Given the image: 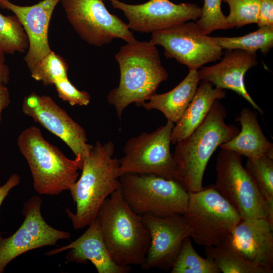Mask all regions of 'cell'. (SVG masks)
I'll return each mask as SVG.
<instances>
[{"label":"cell","mask_w":273,"mask_h":273,"mask_svg":"<svg viewBox=\"0 0 273 273\" xmlns=\"http://www.w3.org/2000/svg\"><path fill=\"white\" fill-rule=\"evenodd\" d=\"M202 81L180 118L175 123L171 134V143L176 144L191 134L203 121L216 100L224 99L223 89L214 87Z\"/></svg>","instance_id":"44dd1931"},{"label":"cell","mask_w":273,"mask_h":273,"mask_svg":"<svg viewBox=\"0 0 273 273\" xmlns=\"http://www.w3.org/2000/svg\"><path fill=\"white\" fill-rule=\"evenodd\" d=\"M222 0H203L200 17L196 24L206 34L219 30L232 28L221 9Z\"/></svg>","instance_id":"f546056e"},{"label":"cell","mask_w":273,"mask_h":273,"mask_svg":"<svg viewBox=\"0 0 273 273\" xmlns=\"http://www.w3.org/2000/svg\"><path fill=\"white\" fill-rule=\"evenodd\" d=\"M68 67L64 59L51 51L30 71L34 80L46 85H54L56 81L68 77Z\"/></svg>","instance_id":"83f0119b"},{"label":"cell","mask_w":273,"mask_h":273,"mask_svg":"<svg viewBox=\"0 0 273 273\" xmlns=\"http://www.w3.org/2000/svg\"><path fill=\"white\" fill-rule=\"evenodd\" d=\"M106 1L124 13L130 30L141 33H152L191 20L196 21L201 15V8L194 3L176 4L170 0H149L131 5L119 0Z\"/></svg>","instance_id":"5bb4252c"},{"label":"cell","mask_w":273,"mask_h":273,"mask_svg":"<svg viewBox=\"0 0 273 273\" xmlns=\"http://www.w3.org/2000/svg\"><path fill=\"white\" fill-rule=\"evenodd\" d=\"M6 85L0 83V123L3 110L7 108L11 103L10 92Z\"/></svg>","instance_id":"e575fe53"},{"label":"cell","mask_w":273,"mask_h":273,"mask_svg":"<svg viewBox=\"0 0 273 273\" xmlns=\"http://www.w3.org/2000/svg\"><path fill=\"white\" fill-rule=\"evenodd\" d=\"M223 50L240 49L252 53L258 50L267 54L273 47V25L259 27L253 32L238 37H213Z\"/></svg>","instance_id":"cb8c5ba5"},{"label":"cell","mask_w":273,"mask_h":273,"mask_svg":"<svg viewBox=\"0 0 273 273\" xmlns=\"http://www.w3.org/2000/svg\"><path fill=\"white\" fill-rule=\"evenodd\" d=\"M54 85L58 97L71 106H86L89 104L90 95L86 91L78 89L68 77L56 81Z\"/></svg>","instance_id":"4dcf8cb0"},{"label":"cell","mask_w":273,"mask_h":273,"mask_svg":"<svg viewBox=\"0 0 273 273\" xmlns=\"http://www.w3.org/2000/svg\"><path fill=\"white\" fill-rule=\"evenodd\" d=\"M199 81L197 70H189L188 74L177 86L164 94L155 93L141 106L148 111L158 110L167 121L175 123L192 100Z\"/></svg>","instance_id":"7402d4cb"},{"label":"cell","mask_w":273,"mask_h":273,"mask_svg":"<svg viewBox=\"0 0 273 273\" xmlns=\"http://www.w3.org/2000/svg\"><path fill=\"white\" fill-rule=\"evenodd\" d=\"M17 146L27 161L35 191L40 195H58L70 189L77 180L82 165L70 159L46 140L39 128L24 129L17 139Z\"/></svg>","instance_id":"5b68a950"},{"label":"cell","mask_w":273,"mask_h":273,"mask_svg":"<svg viewBox=\"0 0 273 273\" xmlns=\"http://www.w3.org/2000/svg\"><path fill=\"white\" fill-rule=\"evenodd\" d=\"M182 215L191 229L190 237L197 244L205 247L224 241L242 220L213 185L189 193L187 208Z\"/></svg>","instance_id":"52a82bcc"},{"label":"cell","mask_w":273,"mask_h":273,"mask_svg":"<svg viewBox=\"0 0 273 273\" xmlns=\"http://www.w3.org/2000/svg\"><path fill=\"white\" fill-rule=\"evenodd\" d=\"M141 217L150 236V246L142 268L171 269L184 240L191 236L190 226L182 214Z\"/></svg>","instance_id":"9a60e30c"},{"label":"cell","mask_w":273,"mask_h":273,"mask_svg":"<svg viewBox=\"0 0 273 273\" xmlns=\"http://www.w3.org/2000/svg\"><path fill=\"white\" fill-rule=\"evenodd\" d=\"M28 47L27 35L16 16L0 13V48L5 53L14 54L24 53Z\"/></svg>","instance_id":"4316f807"},{"label":"cell","mask_w":273,"mask_h":273,"mask_svg":"<svg viewBox=\"0 0 273 273\" xmlns=\"http://www.w3.org/2000/svg\"><path fill=\"white\" fill-rule=\"evenodd\" d=\"M230 238L246 259L273 272V226L266 218L242 219Z\"/></svg>","instance_id":"ac0fdd59"},{"label":"cell","mask_w":273,"mask_h":273,"mask_svg":"<svg viewBox=\"0 0 273 273\" xmlns=\"http://www.w3.org/2000/svg\"><path fill=\"white\" fill-rule=\"evenodd\" d=\"M41 203L39 196L30 198L24 204L22 213L25 218L18 229L8 238L0 236V273L20 255L70 238L69 232L57 230L46 222L41 213Z\"/></svg>","instance_id":"7c38bea8"},{"label":"cell","mask_w":273,"mask_h":273,"mask_svg":"<svg viewBox=\"0 0 273 273\" xmlns=\"http://www.w3.org/2000/svg\"><path fill=\"white\" fill-rule=\"evenodd\" d=\"M236 121L240 122L241 130L219 147L235 152L247 159H253L262 156L273 159V144L263 134L257 120V112L244 108Z\"/></svg>","instance_id":"ffe728a7"},{"label":"cell","mask_w":273,"mask_h":273,"mask_svg":"<svg viewBox=\"0 0 273 273\" xmlns=\"http://www.w3.org/2000/svg\"><path fill=\"white\" fill-rule=\"evenodd\" d=\"M61 0H42L30 6H21L9 0H0V8L12 12L22 25L29 47L24 60L31 71L50 53L48 31L53 13Z\"/></svg>","instance_id":"2e32d148"},{"label":"cell","mask_w":273,"mask_h":273,"mask_svg":"<svg viewBox=\"0 0 273 273\" xmlns=\"http://www.w3.org/2000/svg\"><path fill=\"white\" fill-rule=\"evenodd\" d=\"M205 253L206 257L214 262L220 272H272L246 259L234 247L231 242L230 236L217 245L205 247Z\"/></svg>","instance_id":"603a6c76"},{"label":"cell","mask_w":273,"mask_h":273,"mask_svg":"<svg viewBox=\"0 0 273 273\" xmlns=\"http://www.w3.org/2000/svg\"><path fill=\"white\" fill-rule=\"evenodd\" d=\"M226 116L225 108L215 100L200 125L175 144L173 154L177 169L175 181L188 193L203 188L204 173L212 155L240 131L235 125L225 123Z\"/></svg>","instance_id":"7a4b0ae2"},{"label":"cell","mask_w":273,"mask_h":273,"mask_svg":"<svg viewBox=\"0 0 273 273\" xmlns=\"http://www.w3.org/2000/svg\"><path fill=\"white\" fill-rule=\"evenodd\" d=\"M215 189L237 211L242 219L267 218L265 200L242 164V156L222 149L216 158Z\"/></svg>","instance_id":"9c48e42d"},{"label":"cell","mask_w":273,"mask_h":273,"mask_svg":"<svg viewBox=\"0 0 273 273\" xmlns=\"http://www.w3.org/2000/svg\"><path fill=\"white\" fill-rule=\"evenodd\" d=\"M20 176L17 173H13L3 185L0 186V206L10 191L19 185Z\"/></svg>","instance_id":"d6a6232c"},{"label":"cell","mask_w":273,"mask_h":273,"mask_svg":"<svg viewBox=\"0 0 273 273\" xmlns=\"http://www.w3.org/2000/svg\"><path fill=\"white\" fill-rule=\"evenodd\" d=\"M257 24L259 27L273 25V0H260Z\"/></svg>","instance_id":"1f68e13d"},{"label":"cell","mask_w":273,"mask_h":273,"mask_svg":"<svg viewBox=\"0 0 273 273\" xmlns=\"http://www.w3.org/2000/svg\"><path fill=\"white\" fill-rule=\"evenodd\" d=\"M174 123H166L151 132H144L129 139L119 160L118 177L127 173L154 174L175 180L176 165L170 152Z\"/></svg>","instance_id":"ba28073f"},{"label":"cell","mask_w":273,"mask_h":273,"mask_svg":"<svg viewBox=\"0 0 273 273\" xmlns=\"http://www.w3.org/2000/svg\"><path fill=\"white\" fill-rule=\"evenodd\" d=\"M5 54L0 48V83L7 85L10 79V71L5 64Z\"/></svg>","instance_id":"836d02e7"},{"label":"cell","mask_w":273,"mask_h":273,"mask_svg":"<svg viewBox=\"0 0 273 273\" xmlns=\"http://www.w3.org/2000/svg\"><path fill=\"white\" fill-rule=\"evenodd\" d=\"M96 217L114 262L123 266L142 265L150 246V233L141 216L124 201L120 187L104 201Z\"/></svg>","instance_id":"277c9868"},{"label":"cell","mask_w":273,"mask_h":273,"mask_svg":"<svg viewBox=\"0 0 273 273\" xmlns=\"http://www.w3.org/2000/svg\"><path fill=\"white\" fill-rule=\"evenodd\" d=\"M171 273H220L214 262L200 256L194 249L190 237L184 241L171 269Z\"/></svg>","instance_id":"484cf974"},{"label":"cell","mask_w":273,"mask_h":273,"mask_svg":"<svg viewBox=\"0 0 273 273\" xmlns=\"http://www.w3.org/2000/svg\"><path fill=\"white\" fill-rule=\"evenodd\" d=\"M258 64L256 53L240 49L227 50L221 61L214 65L198 70L200 80L217 88L233 90L248 101L261 115L264 114L248 94L244 83L246 73Z\"/></svg>","instance_id":"e0dca14e"},{"label":"cell","mask_w":273,"mask_h":273,"mask_svg":"<svg viewBox=\"0 0 273 273\" xmlns=\"http://www.w3.org/2000/svg\"><path fill=\"white\" fill-rule=\"evenodd\" d=\"M67 18L79 37L90 45L102 47L113 39L127 43L136 39L117 16L110 13L103 0H61Z\"/></svg>","instance_id":"30bf717a"},{"label":"cell","mask_w":273,"mask_h":273,"mask_svg":"<svg viewBox=\"0 0 273 273\" xmlns=\"http://www.w3.org/2000/svg\"><path fill=\"white\" fill-rule=\"evenodd\" d=\"M120 70L117 87L107 96L119 120L130 104L141 105L156 93L168 77L156 46L150 41H135L121 47L115 55Z\"/></svg>","instance_id":"6da1fadb"},{"label":"cell","mask_w":273,"mask_h":273,"mask_svg":"<svg viewBox=\"0 0 273 273\" xmlns=\"http://www.w3.org/2000/svg\"><path fill=\"white\" fill-rule=\"evenodd\" d=\"M87 230L68 245L50 250L47 255H53L69 250L66 262L85 263L90 261L99 273H127L130 266H120L114 262L104 243L98 218L89 224Z\"/></svg>","instance_id":"d6986e66"},{"label":"cell","mask_w":273,"mask_h":273,"mask_svg":"<svg viewBox=\"0 0 273 273\" xmlns=\"http://www.w3.org/2000/svg\"><path fill=\"white\" fill-rule=\"evenodd\" d=\"M22 111L63 141L82 165L93 145L87 143L84 128L51 97L32 92L24 98Z\"/></svg>","instance_id":"4fadbf2b"},{"label":"cell","mask_w":273,"mask_h":273,"mask_svg":"<svg viewBox=\"0 0 273 273\" xmlns=\"http://www.w3.org/2000/svg\"><path fill=\"white\" fill-rule=\"evenodd\" d=\"M265 201L267 220L273 226V159L266 156L247 159L244 166Z\"/></svg>","instance_id":"d4e9b609"},{"label":"cell","mask_w":273,"mask_h":273,"mask_svg":"<svg viewBox=\"0 0 273 273\" xmlns=\"http://www.w3.org/2000/svg\"><path fill=\"white\" fill-rule=\"evenodd\" d=\"M122 197L136 214L156 217L183 214L189 193L177 181L154 174L127 173L119 177Z\"/></svg>","instance_id":"8992f818"},{"label":"cell","mask_w":273,"mask_h":273,"mask_svg":"<svg viewBox=\"0 0 273 273\" xmlns=\"http://www.w3.org/2000/svg\"><path fill=\"white\" fill-rule=\"evenodd\" d=\"M114 150L111 141H97L83 159L81 175L69 190L76 211L66 210L75 230L89 225L104 201L120 187L119 159L113 157Z\"/></svg>","instance_id":"3957f363"},{"label":"cell","mask_w":273,"mask_h":273,"mask_svg":"<svg viewBox=\"0 0 273 273\" xmlns=\"http://www.w3.org/2000/svg\"><path fill=\"white\" fill-rule=\"evenodd\" d=\"M150 41L164 48L166 58L175 59L189 70H198L220 59L224 54L213 37L205 34L194 22L153 32Z\"/></svg>","instance_id":"8fae6325"},{"label":"cell","mask_w":273,"mask_h":273,"mask_svg":"<svg viewBox=\"0 0 273 273\" xmlns=\"http://www.w3.org/2000/svg\"><path fill=\"white\" fill-rule=\"evenodd\" d=\"M230 8L226 20L231 28L257 23L260 0H222Z\"/></svg>","instance_id":"f1b7e54d"}]
</instances>
